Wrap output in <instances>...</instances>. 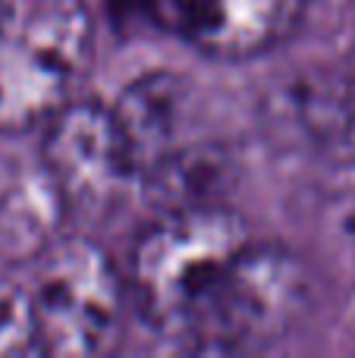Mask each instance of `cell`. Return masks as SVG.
I'll return each mask as SVG.
<instances>
[{"label": "cell", "mask_w": 355, "mask_h": 358, "mask_svg": "<svg viewBox=\"0 0 355 358\" xmlns=\"http://www.w3.org/2000/svg\"><path fill=\"white\" fill-rule=\"evenodd\" d=\"M249 239L245 220L224 201L161 210L132 242L129 305L157 336L180 346L195 311Z\"/></svg>", "instance_id": "6da1fadb"}, {"label": "cell", "mask_w": 355, "mask_h": 358, "mask_svg": "<svg viewBox=\"0 0 355 358\" xmlns=\"http://www.w3.org/2000/svg\"><path fill=\"white\" fill-rule=\"evenodd\" d=\"M98 25L85 0H35L0 31V132H29L79 98Z\"/></svg>", "instance_id": "7a4b0ae2"}, {"label": "cell", "mask_w": 355, "mask_h": 358, "mask_svg": "<svg viewBox=\"0 0 355 358\" xmlns=\"http://www.w3.org/2000/svg\"><path fill=\"white\" fill-rule=\"evenodd\" d=\"M308 305L312 280L299 255L277 242L249 239L195 311L180 349L201 355L258 352L293 334Z\"/></svg>", "instance_id": "3957f363"}, {"label": "cell", "mask_w": 355, "mask_h": 358, "mask_svg": "<svg viewBox=\"0 0 355 358\" xmlns=\"http://www.w3.org/2000/svg\"><path fill=\"white\" fill-rule=\"evenodd\" d=\"M29 286L38 352L98 358L119 346L129 311L126 277L85 236H60L35 261Z\"/></svg>", "instance_id": "277c9868"}, {"label": "cell", "mask_w": 355, "mask_h": 358, "mask_svg": "<svg viewBox=\"0 0 355 358\" xmlns=\"http://www.w3.org/2000/svg\"><path fill=\"white\" fill-rule=\"evenodd\" d=\"M41 161L69 220L101 223L138 182L123 129L110 104L73 98L44 123Z\"/></svg>", "instance_id": "5b68a950"}, {"label": "cell", "mask_w": 355, "mask_h": 358, "mask_svg": "<svg viewBox=\"0 0 355 358\" xmlns=\"http://www.w3.org/2000/svg\"><path fill=\"white\" fill-rule=\"evenodd\" d=\"M308 0H161L154 22L214 60H252L280 48Z\"/></svg>", "instance_id": "8992f818"}, {"label": "cell", "mask_w": 355, "mask_h": 358, "mask_svg": "<svg viewBox=\"0 0 355 358\" xmlns=\"http://www.w3.org/2000/svg\"><path fill=\"white\" fill-rule=\"evenodd\" d=\"M113 117L123 129L136 179L167 161L189 142L186 129L192 120V88L180 73H145L132 79L113 101Z\"/></svg>", "instance_id": "52a82bcc"}, {"label": "cell", "mask_w": 355, "mask_h": 358, "mask_svg": "<svg viewBox=\"0 0 355 358\" xmlns=\"http://www.w3.org/2000/svg\"><path fill=\"white\" fill-rule=\"evenodd\" d=\"M69 220L41 155H0V261L31 264Z\"/></svg>", "instance_id": "ba28073f"}, {"label": "cell", "mask_w": 355, "mask_h": 358, "mask_svg": "<svg viewBox=\"0 0 355 358\" xmlns=\"http://www.w3.org/2000/svg\"><path fill=\"white\" fill-rule=\"evenodd\" d=\"M299 110L308 136L333 161L355 167V54L305 82Z\"/></svg>", "instance_id": "9c48e42d"}, {"label": "cell", "mask_w": 355, "mask_h": 358, "mask_svg": "<svg viewBox=\"0 0 355 358\" xmlns=\"http://www.w3.org/2000/svg\"><path fill=\"white\" fill-rule=\"evenodd\" d=\"M16 355H41L35 315H31L29 289L0 277V358Z\"/></svg>", "instance_id": "30bf717a"}, {"label": "cell", "mask_w": 355, "mask_h": 358, "mask_svg": "<svg viewBox=\"0 0 355 358\" xmlns=\"http://www.w3.org/2000/svg\"><path fill=\"white\" fill-rule=\"evenodd\" d=\"M343 236H346V242H349V248L355 255V192H352L349 201H346V210H343Z\"/></svg>", "instance_id": "8fae6325"}, {"label": "cell", "mask_w": 355, "mask_h": 358, "mask_svg": "<svg viewBox=\"0 0 355 358\" xmlns=\"http://www.w3.org/2000/svg\"><path fill=\"white\" fill-rule=\"evenodd\" d=\"M10 19H13V0H0V31L6 29Z\"/></svg>", "instance_id": "7c38bea8"}]
</instances>
